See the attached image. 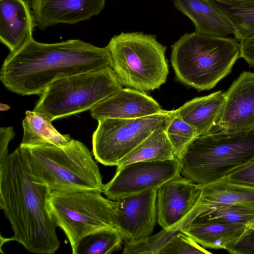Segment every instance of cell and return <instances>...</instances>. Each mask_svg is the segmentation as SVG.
<instances>
[{"label":"cell","instance_id":"obj_19","mask_svg":"<svg viewBox=\"0 0 254 254\" xmlns=\"http://www.w3.org/2000/svg\"><path fill=\"white\" fill-rule=\"evenodd\" d=\"M225 99L217 91L207 96L193 98L175 110L177 115L194 127L199 134L212 132L221 114Z\"/></svg>","mask_w":254,"mask_h":254},{"label":"cell","instance_id":"obj_1","mask_svg":"<svg viewBox=\"0 0 254 254\" xmlns=\"http://www.w3.org/2000/svg\"><path fill=\"white\" fill-rule=\"evenodd\" d=\"M51 191L31 172L20 146L0 163V206L13 232L3 243L16 241L29 253L53 254L60 246L49 208Z\"/></svg>","mask_w":254,"mask_h":254},{"label":"cell","instance_id":"obj_12","mask_svg":"<svg viewBox=\"0 0 254 254\" xmlns=\"http://www.w3.org/2000/svg\"><path fill=\"white\" fill-rule=\"evenodd\" d=\"M201 188L181 175L166 182L158 189L157 222L164 229L181 228L197 203Z\"/></svg>","mask_w":254,"mask_h":254},{"label":"cell","instance_id":"obj_30","mask_svg":"<svg viewBox=\"0 0 254 254\" xmlns=\"http://www.w3.org/2000/svg\"><path fill=\"white\" fill-rule=\"evenodd\" d=\"M225 178L232 183L254 188V159L234 170Z\"/></svg>","mask_w":254,"mask_h":254},{"label":"cell","instance_id":"obj_5","mask_svg":"<svg viewBox=\"0 0 254 254\" xmlns=\"http://www.w3.org/2000/svg\"><path fill=\"white\" fill-rule=\"evenodd\" d=\"M254 159V128L240 132H212L200 135L180 160L181 175L198 185L219 180Z\"/></svg>","mask_w":254,"mask_h":254},{"label":"cell","instance_id":"obj_3","mask_svg":"<svg viewBox=\"0 0 254 254\" xmlns=\"http://www.w3.org/2000/svg\"><path fill=\"white\" fill-rule=\"evenodd\" d=\"M240 54L236 39L194 32L172 46L171 62L178 80L202 91L212 89L229 74Z\"/></svg>","mask_w":254,"mask_h":254},{"label":"cell","instance_id":"obj_11","mask_svg":"<svg viewBox=\"0 0 254 254\" xmlns=\"http://www.w3.org/2000/svg\"><path fill=\"white\" fill-rule=\"evenodd\" d=\"M158 189L148 190L114 201L116 228L125 243L152 234L157 220Z\"/></svg>","mask_w":254,"mask_h":254},{"label":"cell","instance_id":"obj_2","mask_svg":"<svg viewBox=\"0 0 254 254\" xmlns=\"http://www.w3.org/2000/svg\"><path fill=\"white\" fill-rule=\"evenodd\" d=\"M111 61L107 46L99 47L77 39L42 43L32 38L7 56L0 79L13 93L40 95L58 80L110 66Z\"/></svg>","mask_w":254,"mask_h":254},{"label":"cell","instance_id":"obj_28","mask_svg":"<svg viewBox=\"0 0 254 254\" xmlns=\"http://www.w3.org/2000/svg\"><path fill=\"white\" fill-rule=\"evenodd\" d=\"M210 254L189 235L180 231L176 233L162 250L160 254Z\"/></svg>","mask_w":254,"mask_h":254},{"label":"cell","instance_id":"obj_18","mask_svg":"<svg viewBox=\"0 0 254 254\" xmlns=\"http://www.w3.org/2000/svg\"><path fill=\"white\" fill-rule=\"evenodd\" d=\"M175 7L188 17L200 34L227 37L235 35L229 20L210 0H172Z\"/></svg>","mask_w":254,"mask_h":254},{"label":"cell","instance_id":"obj_27","mask_svg":"<svg viewBox=\"0 0 254 254\" xmlns=\"http://www.w3.org/2000/svg\"><path fill=\"white\" fill-rule=\"evenodd\" d=\"M180 231L164 229L157 234L133 243H125L123 254H160L173 237Z\"/></svg>","mask_w":254,"mask_h":254},{"label":"cell","instance_id":"obj_22","mask_svg":"<svg viewBox=\"0 0 254 254\" xmlns=\"http://www.w3.org/2000/svg\"><path fill=\"white\" fill-rule=\"evenodd\" d=\"M166 128L160 127L154 130L122 159L117 168L135 162L160 161L175 159L172 145L166 134Z\"/></svg>","mask_w":254,"mask_h":254},{"label":"cell","instance_id":"obj_21","mask_svg":"<svg viewBox=\"0 0 254 254\" xmlns=\"http://www.w3.org/2000/svg\"><path fill=\"white\" fill-rule=\"evenodd\" d=\"M22 121L23 135L19 146L43 144L64 146L71 140L69 135L60 133L45 115L34 111H27Z\"/></svg>","mask_w":254,"mask_h":254},{"label":"cell","instance_id":"obj_33","mask_svg":"<svg viewBox=\"0 0 254 254\" xmlns=\"http://www.w3.org/2000/svg\"><path fill=\"white\" fill-rule=\"evenodd\" d=\"M220 3L228 5H239L254 3V0H210Z\"/></svg>","mask_w":254,"mask_h":254},{"label":"cell","instance_id":"obj_17","mask_svg":"<svg viewBox=\"0 0 254 254\" xmlns=\"http://www.w3.org/2000/svg\"><path fill=\"white\" fill-rule=\"evenodd\" d=\"M200 195L190 216L192 221L218 207L240 204L254 208V188L228 181L226 178L199 185Z\"/></svg>","mask_w":254,"mask_h":254},{"label":"cell","instance_id":"obj_20","mask_svg":"<svg viewBox=\"0 0 254 254\" xmlns=\"http://www.w3.org/2000/svg\"><path fill=\"white\" fill-rule=\"evenodd\" d=\"M248 225L221 223L196 218L181 231L192 238L203 248L225 249L235 242Z\"/></svg>","mask_w":254,"mask_h":254},{"label":"cell","instance_id":"obj_23","mask_svg":"<svg viewBox=\"0 0 254 254\" xmlns=\"http://www.w3.org/2000/svg\"><path fill=\"white\" fill-rule=\"evenodd\" d=\"M123 240L115 228H106L83 238L71 249L72 254H107L118 250Z\"/></svg>","mask_w":254,"mask_h":254},{"label":"cell","instance_id":"obj_8","mask_svg":"<svg viewBox=\"0 0 254 254\" xmlns=\"http://www.w3.org/2000/svg\"><path fill=\"white\" fill-rule=\"evenodd\" d=\"M101 193L86 190L51 192L50 212L66 235L71 249L95 231L116 228L114 201L105 198Z\"/></svg>","mask_w":254,"mask_h":254},{"label":"cell","instance_id":"obj_10","mask_svg":"<svg viewBox=\"0 0 254 254\" xmlns=\"http://www.w3.org/2000/svg\"><path fill=\"white\" fill-rule=\"evenodd\" d=\"M179 160L139 161L117 168L114 177L103 185L102 192L112 200L158 189L168 181L181 175Z\"/></svg>","mask_w":254,"mask_h":254},{"label":"cell","instance_id":"obj_9","mask_svg":"<svg viewBox=\"0 0 254 254\" xmlns=\"http://www.w3.org/2000/svg\"><path fill=\"white\" fill-rule=\"evenodd\" d=\"M174 115L175 110H163L137 118H106L98 121V127L92 136L95 159L105 166H117L154 130L167 128Z\"/></svg>","mask_w":254,"mask_h":254},{"label":"cell","instance_id":"obj_31","mask_svg":"<svg viewBox=\"0 0 254 254\" xmlns=\"http://www.w3.org/2000/svg\"><path fill=\"white\" fill-rule=\"evenodd\" d=\"M240 57L254 66V35L240 41Z\"/></svg>","mask_w":254,"mask_h":254},{"label":"cell","instance_id":"obj_15","mask_svg":"<svg viewBox=\"0 0 254 254\" xmlns=\"http://www.w3.org/2000/svg\"><path fill=\"white\" fill-rule=\"evenodd\" d=\"M159 103L144 92L122 88L91 110L97 121L106 118L134 119L162 112Z\"/></svg>","mask_w":254,"mask_h":254},{"label":"cell","instance_id":"obj_29","mask_svg":"<svg viewBox=\"0 0 254 254\" xmlns=\"http://www.w3.org/2000/svg\"><path fill=\"white\" fill-rule=\"evenodd\" d=\"M226 250L231 254H254V221L247 226L235 242L227 247Z\"/></svg>","mask_w":254,"mask_h":254},{"label":"cell","instance_id":"obj_32","mask_svg":"<svg viewBox=\"0 0 254 254\" xmlns=\"http://www.w3.org/2000/svg\"><path fill=\"white\" fill-rule=\"evenodd\" d=\"M15 133L11 127H1L0 128V163L8 155V147Z\"/></svg>","mask_w":254,"mask_h":254},{"label":"cell","instance_id":"obj_26","mask_svg":"<svg viewBox=\"0 0 254 254\" xmlns=\"http://www.w3.org/2000/svg\"><path fill=\"white\" fill-rule=\"evenodd\" d=\"M166 131L175 158L180 161L188 146L199 136L196 129L177 115L175 112Z\"/></svg>","mask_w":254,"mask_h":254},{"label":"cell","instance_id":"obj_25","mask_svg":"<svg viewBox=\"0 0 254 254\" xmlns=\"http://www.w3.org/2000/svg\"><path fill=\"white\" fill-rule=\"evenodd\" d=\"M197 218L221 223L249 225L254 221V208L240 204L223 205L213 208Z\"/></svg>","mask_w":254,"mask_h":254},{"label":"cell","instance_id":"obj_6","mask_svg":"<svg viewBox=\"0 0 254 254\" xmlns=\"http://www.w3.org/2000/svg\"><path fill=\"white\" fill-rule=\"evenodd\" d=\"M107 47L110 66L121 83L142 92L164 84L169 74L166 47L155 35L142 32H122L111 38Z\"/></svg>","mask_w":254,"mask_h":254},{"label":"cell","instance_id":"obj_24","mask_svg":"<svg viewBox=\"0 0 254 254\" xmlns=\"http://www.w3.org/2000/svg\"><path fill=\"white\" fill-rule=\"evenodd\" d=\"M211 1L233 26L237 40L254 35V3L228 5Z\"/></svg>","mask_w":254,"mask_h":254},{"label":"cell","instance_id":"obj_13","mask_svg":"<svg viewBox=\"0 0 254 254\" xmlns=\"http://www.w3.org/2000/svg\"><path fill=\"white\" fill-rule=\"evenodd\" d=\"M223 94L224 107L212 132H240L254 128V72H242Z\"/></svg>","mask_w":254,"mask_h":254},{"label":"cell","instance_id":"obj_14","mask_svg":"<svg viewBox=\"0 0 254 254\" xmlns=\"http://www.w3.org/2000/svg\"><path fill=\"white\" fill-rule=\"evenodd\" d=\"M106 0H30L36 25L44 29L59 23L75 24L98 15Z\"/></svg>","mask_w":254,"mask_h":254},{"label":"cell","instance_id":"obj_16","mask_svg":"<svg viewBox=\"0 0 254 254\" xmlns=\"http://www.w3.org/2000/svg\"><path fill=\"white\" fill-rule=\"evenodd\" d=\"M25 0H0V40L10 53L33 38L35 20Z\"/></svg>","mask_w":254,"mask_h":254},{"label":"cell","instance_id":"obj_4","mask_svg":"<svg viewBox=\"0 0 254 254\" xmlns=\"http://www.w3.org/2000/svg\"><path fill=\"white\" fill-rule=\"evenodd\" d=\"M34 177L52 191L86 190L102 192V178L89 149L72 139L64 146L23 147Z\"/></svg>","mask_w":254,"mask_h":254},{"label":"cell","instance_id":"obj_7","mask_svg":"<svg viewBox=\"0 0 254 254\" xmlns=\"http://www.w3.org/2000/svg\"><path fill=\"white\" fill-rule=\"evenodd\" d=\"M123 88L110 66L58 80L40 94L33 111L52 122L91 110Z\"/></svg>","mask_w":254,"mask_h":254}]
</instances>
